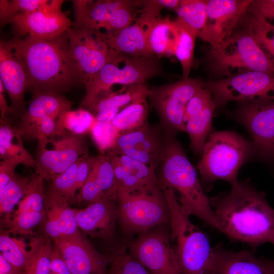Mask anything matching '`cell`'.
<instances>
[{
  "instance_id": "cell-1",
  "label": "cell",
  "mask_w": 274,
  "mask_h": 274,
  "mask_svg": "<svg viewBox=\"0 0 274 274\" xmlns=\"http://www.w3.org/2000/svg\"><path fill=\"white\" fill-rule=\"evenodd\" d=\"M7 42L24 65L26 90L32 94H61L84 86L83 77L70 51L67 31L48 38L17 37Z\"/></svg>"
},
{
  "instance_id": "cell-2",
  "label": "cell",
  "mask_w": 274,
  "mask_h": 274,
  "mask_svg": "<svg viewBox=\"0 0 274 274\" xmlns=\"http://www.w3.org/2000/svg\"><path fill=\"white\" fill-rule=\"evenodd\" d=\"M210 202L220 231L230 239L254 247L267 242L274 245V209L250 184L238 182Z\"/></svg>"
},
{
  "instance_id": "cell-3",
  "label": "cell",
  "mask_w": 274,
  "mask_h": 274,
  "mask_svg": "<svg viewBox=\"0 0 274 274\" xmlns=\"http://www.w3.org/2000/svg\"><path fill=\"white\" fill-rule=\"evenodd\" d=\"M166 132L165 150L157 170L161 188H169L177 191L178 200L186 213L198 217L209 226L220 231L219 223L203 190L196 170L174 134Z\"/></svg>"
},
{
  "instance_id": "cell-4",
  "label": "cell",
  "mask_w": 274,
  "mask_h": 274,
  "mask_svg": "<svg viewBox=\"0 0 274 274\" xmlns=\"http://www.w3.org/2000/svg\"><path fill=\"white\" fill-rule=\"evenodd\" d=\"M162 190L167 204L170 239L183 274H211L215 248L206 234L193 224L180 204L175 191Z\"/></svg>"
},
{
  "instance_id": "cell-5",
  "label": "cell",
  "mask_w": 274,
  "mask_h": 274,
  "mask_svg": "<svg viewBox=\"0 0 274 274\" xmlns=\"http://www.w3.org/2000/svg\"><path fill=\"white\" fill-rule=\"evenodd\" d=\"M254 146L237 134L228 131H214L209 135L198 169L207 182L223 180L232 186L238 183L237 174Z\"/></svg>"
},
{
  "instance_id": "cell-6",
  "label": "cell",
  "mask_w": 274,
  "mask_h": 274,
  "mask_svg": "<svg viewBox=\"0 0 274 274\" xmlns=\"http://www.w3.org/2000/svg\"><path fill=\"white\" fill-rule=\"evenodd\" d=\"M208 58L212 69L227 77L254 71L274 74V59L245 29L211 47Z\"/></svg>"
},
{
  "instance_id": "cell-7",
  "label": "cell",
  "mask_w": 274,
  "mask_h": 274,
  "mask_svg": "<svg viewBox=\"0 0 274 274\" xmlns=\"http://www.w3.org/2000/svg\"><path fill=\"white\" fill-rule=\"evenodd\" d=\"M118 220L128 234H141L169 222V211L160 186L128 192L118 187Z\"/></svg>"
},
{
  "instance_id": "cell-8",
  "label": "cell",
  "mask_w": 274,
  "mask_h": 274,
  "mask_svg": "<svg viewBox=\"0 0 274 274\" xmlns=\"http://www.w3.org/2000/svg\"><path fill=\"white\" fill-rule=\"evenodd\" d=\"M124 66L110 63L105 65L95 75L86 82V90L81 107L88 110L101 94L111 91L114 84L130 86L145 84L152 78L162 75L163 71L159 59L155 56L147 58L125 57Z\"/></svg>"
},
{
  "instance_id": "cell-9",
  "label": "cell",
  "mask_w": 274,
  "mask_h": 274,
  "mask_svg": "<svg viewBox=\"0 0 274 274\" xmlns=\"http://www.w3.org/2000/svg\"><path fill=\"white\" fill-rule=\"evenodd\" d=\"M215 106L232 101H274V74L250 71L204 84Z\"/></svg>"
},
{
  "instance_id": "cell-10",
  "label": "cell",
  "mask_w": 274,
  "mask_h": 274,
  "mask_svg": "<svg viewBox=\"0 0 274 274\" xmlns=\"http://www.w3.org/2000/svg\"><path fill=\"white\" fill-rule=\"evenodd\" d=\"M204 87L201 80L188 78L149 88L148 97L166 132L174 134L178 131L185 132L183 119L186 107L196 92Z\"/></svg>"
},
{
  "instance_id": "cell-11",
  "label": "cell",
  "mask_w": 274,
  "mask_h": 274,
  "mask_svg": "<svg viewBox=\"0 0 274 274\" xmlns=\"http://www.w3.org/2000/svg\"><path fill=\"white\" fill-rule=\"evenodd\" d=\"M67 32L70 51L84 84L108 63L119 64L125 59L111 49L100 31L71 27Z\"/></svg>"
},
{
  "instance_id": "cell-12",
  "label": "cell",
  "mask_w": 274,
  "mask_h": 274,
  "mask_svg": "<svg viewBox=\"0 0 274 274\" xmlns=\"http://www.w3.org/2000/svg\"><path fill=\"white\" fill-rule=\"evenodd\" d=\"M166 132L159 125L148 123L119 133L107 155H125L153 167L156 171L166 147Z\"/></svg>"
},
{
  "instance_id": "cell-13",
  "label": "cell",
  "mask_w": 274,
  "mask_h": 274,
  "mask_svg": "<svg viewBox=\"0 0 274 274\" xmlns=\"http://www.w3.org/2000/svg\"><path fill=\"white\" fill-rule=\"evenodd\" d=\"M129 254L148 274H183L169 235L163 231L139 234L128 245Z\"/></svg>"
},
{
  "instance_id": "cell-14",
  "label": "cell",
  "mask_w": 274,
  "mask_h": 274,
  "mask_svg": "<svg viewBox=\"0 0 274 274\" xmlns=\"http://www.w3.org/2000/svg\"><path fill=\"white\" fill-rule=\"evenodd\" d=\"M44 178L35 173L25 194L13 213L1 219V229L10 234L32 235L44 215Z\"/></svg>"
},
{
  "instance_id": "cell-15",
  "label": "cell",
  "mask_w": 274,
  "mask_h": 274,
  "mask_svg": "<svg viewBox=\"0 0 274 274\" xmlns=\"http://www.w3.org/2000/svg\"><path fill=\"white\" fill-rule=\"evenodd\" d=\"M52 241L71 274H107L112 256L98 252L81 232Z\"/></svg>"
},
{
  "instance_id": "cell-16",
  "label": "cell",
  "mask_w": 274,
  "mask_h": 274,
  "mask_svg": "<svg viewBox=\"0 0 274 274\" xmlns=\"http://www.w3.org/2000/svg\"><path fill=\"white\" fill-rule=\"evenodd\" d=\"M251 0H210L207 4L205 26L198 36L211 47L219 45L229 39L247 11Z\"/></svg>"
},
{
  "instance_id": "cell-17",
  "label": "cell",
  "mask_w": 274,
  "mask_h": 274,
  "mask_svg": "<svg viewBox=\"0 0 274 274\" xmlns=\"http://www.w3.org/2000/svg\"><path fill=\"white\" fill-rule=\"evenodd\" d=\"M237 116L250 133L254 149L263 157H274V101L242 102Z\"/></svg>"
},
{
  "instance_id": "cell-18",
  "label": "cell",
  "mask_w": 274,
  "mask_h": 274,
  "mask_svg": "<svg viewBox=\"0 0 274 274\" xmlns=\"http://www.w3.org/2000/svg\"><path fill=\"white\" fill-rule=\"evenodd\" d=\"M49 142L54 148L38 149L35 158V172L46 180L63 172L81 156L88 154V145L82 135L68 133Z\"/></svg>"
},
{
  "instance_id": "cell-19",
  "label": "cell",
  "mask_w": 274,
  "mask_h": 274,
  "mask_svg": "<svg viewBox=\"0 0 274 274\" xmlns=\"http://www.w3.org/2000/svg\"><path fill=\"white\" fill-rule=\"evenodd\" d=\"M61 6L16 15L9 21L17 37L30 36L48 38L60 35L72 26L67 12Z\"/></svg>"
},
{
  "instance_id": "cell-20",
  "label": "cell",
  "mask_w": 274,
  "mask_h": 274,
  "mask_svg": "<svg viewBox=\"0 0 274 274\" xmlns=\"http://www.w3.org/2000/svg\"><path fill=\"white\" fill-rule=\"evenodd\" d=\"M38 227L39 234L52 240L72 236L80 232L74 208L64 197L50 189L45 193L44 215Z\"/></svg>"
},
{
  "instance_id": "cell-21",
  "label": "cell",
  "mask_w": 274,
  "mask_h": 274,
  "mask_svg": "<svg viewBox=\"0 0 274 274\" xmlns=\"http://www.w3.org/2000/svg\"><path fill=\"white\" fill-rule=\"evenodd\" d=\"M0 81L10 99L13 113L21 117L25 113L24 94L28 79L24 65L7 41L0 42Z\"/></svg>"
},
{
  "instance_id": "cell-22",
  "label": "cell",
  "mask_w": 274,
  "mask_h": 274,
  "mask_svg": "<svg viewBox=\"0 0 274 274\" xmlns=\"http://www.w3.org/2000/svg\"><path fill=\"white\" fill-rule=\"evenodd\" d=\"M78 228L91 238L104 240L114 235L118 220V205L116 200L105 199L84 208L75 209Z\"/></svg>"
},
{
  "instance_id": "cell-23",
  "label": "cell",
  "mask_w": 274,
  "mask_h": 274,
  "mask_svg": "<svg viewBox=\"0 0 274 274\" xmlns=\"http://www.w3.org/2000/svg\"><path fill=\"white\" fill-rule=\"evenodd\" d=\"M117 188L109 158L104 155L94 156L89 176L76 195V203L89 204L105 199L116 200Z\"/></svg>"
},
{
  "instance_id": "cell-24",
  "label": "cell",
  "mask_w": 274,
  "mask_h": 274,
  "mask_svg": "<svg viewBox=\"0 0 274 274\" xmlns=\"http://www.w3.org/2000/svg\"><path fill=\"white\" fill-rule=\"evenodd\" d=\"M211 274H274V260L261 259L248 251H233L218 245Z\"/></svg>"
},
{
  "instance_id": "cell-25",
  "label": "cell",
  "mask_w": 274,
  "mask_h": 274,
  "mask_svg": "<svg viewBox=\"0 0 274 274\" xmlns=\"http://www.w3.org/2000/svg\"><path fill=\"white\" fill-rule=\"evenodd\" d=\"M71 107L72 102L61 94L42 92L32 94L17 130L24 137L44 118H57L62 113L71 110Z\"/></svg>"
},
{
  "instance_id": "cell-26",
  "label": "cell",
  "mask_w": 274,
  "mask_h": 274,
  "mask_svg": "<svg viewBox=\"0 0 274 274\" xmlns=\"http://www.w3.org/2000/svg\"><path fill=\"white\" fill-rule=\"evenodd\" d=\"M125 0H74V12L72 27L99 31L105 29L114 12Z\"/></svg>"
},
{
  "instance_id": "cell-27",
  "label": "cell",
  "mask_w": 274,
  "mask_h": 274,
  "mask_svg": "<svg viewBox=\"0 0 274 274\" xmlns=\"http://www.w3.org/2000/svg\"><path fill=\"white\" fill-rule=\"evenodd\" d=\"M103 34L111 49L121 56L132 58L154 56L148 49L145 28L137 22L119 31Z\"/></svg>"
},
{
  "instance_id": "cell-28",
  "label": "cell",
  "mask_w": 274,
  "mask_h": 274,
  "mask_svg": "<svg viewBox=\"0 0 274 274\" xmlns=\"http://www.w3.org/2000/svg\"><path fill=\"white\" fill-rule=\"evenodd\" d=\"M148 49L160 59L174 55L179 38V29L175 20L169 17L160 18L145 28Z\"/></svg>"
},
{
  "instance_id": "cell-29",
  "label": "cell",
  "mask_w": 274,
  "mask_h": 274,
  "mask_svg": "<svg viewBox=\"0 0 274 274\" xmlns=\"http://www.w3.org/2000/svg\"><path fill=\"white\" fill-rule=\"evenodd\" d=\"M149 93L150 89L145 84L130 85L119 92L110 91L100 94L88 110L94 115L110 109L122 110L133 102L147 99Z\"/></svg>"
},
{
  "instance_id": "cell-30",
  "label": "cell",
  "mask_w": 274,
  "mask_h": 274,
  "mask_svg": "<svg viewBox=\"0 0 274 274\" xmlns=\"http://www.w3.org/2000/svg\"><path fill=\"white\" fill-rule=\"evenodd\" d=\"M0 158L1 160L14 158L26 168L34 167L36 159L24 147L22 136L17 128L10 126L7 121L1 120Z\"/></svg>"
},
{
  "instance_id": "cell-31",
  "label": "cell",
  "mask_w": 274,
  "mask_h": 274,
  "mask_svg": "<svg viewBox=\"0 0 274 274\" xmlns=\"http://www.w3.org/2000/svg\"><path fill=\"white\" fill-rule=\"evenodd\" d=\"M215 106L213 99L202 110L191 115L185 123V132L189 136L190 146L195 153L200 154L203 152L210 134Z\"/></svg>"
},
{
  "instance_id": "cell-32",
  "label": "cell",
  "mask_w": 274,
  "mask_h": 274,
  "mask_svg": "<svg viewBox=\"0 0 274 274\" xmlns=\"http://www.w3.org/2000/svg\"><path fill=\"white\" fill-rule=\"evenodd\" d=\"M28 246L29 256L24 274H49L53 250L52 240L44 234H38L30 238Z\"/></svg>"
},
{
  "instance_id": "cell-33",
  "label": "cell",
  "mask_w": 274,
  "mask_h": 274,
  "mask_svg": "<svg viewBox=\"0 0 274 274\" xmlns=\"http://www.w3.org/2000/svg\"><path fill=\"white\" fill-rule=\"evenodd\" d=\"M174 20L179 29V38L174 55L181 65L182 78H188L193 64L195 41L198 33L177 19Z\"/></svg>"
},
{
  "instance_id": "cell-34",
  "label": "cell",
  "mask_w": 274,
  "mask_h": 274,
  "mask_svg": "<svg viewBox=\"0 0 274 274\" xmlns=\"http://www.w3.org/2000/svg\"><path fill=\"white\" fill-rule=\"evenodd\" d=\"M148 113L146 99L141 100L120 111L111 123L119 133L129 131L147 124Z\"/></svg>"
},
{
  "instance_id": "cell-35",
  "label": "cell",
  "mask_w": 274,
  "mask_h": 274,
  "mask_svg": "<svg viewBox=\"0 0 274 274\" xmlns=\"http://www.w3.org/2000/svg\"><path fill=\"white\" fill-rule=\"evenodd\" d=\"M64 2L62 0H1V25L8 23L16 15L53 8L62 6Z\"/></svg>"
},
{
  "instance_id": "cell-36",
  "label": "cell",
  "mask_w": 274,
  "mask_h": 274,
  "mask_svg": "<svg viewBox=\"0 0 274 274\" xmlns=\"http://www.w3.org/2000/svg\"><path fill=\"white\" fill-rule=\"evenodd\" d=\"M95 121L93 114L82 107L66 111L57 119L58 128L64 135L68 131L71 134L82 135L91 131Z\"/></svg>"
},
{
  "instance_id": "cell-37",
  "label": "cell",
  "mask_w": 274,
  "mask_h": 274,
  "mask_svg": "<svg viewBox=\"0 0 274 274\" xmlns=\"http://www.w3.org/2000/svg\"><path fill=\"white\" fill-rule=\"evenodd\" d=\"M208 1L182 0L175 10L177 19L199 33L204 28L207 17Z\"/></svg>"
},
{
  "instance_id": "cell-38",
  "label": "cell",
  "mask_w": 274,
  "mask_h": 274,
  "mask_svg": "<svg viewBox=\"0 0 274 274\" xmlns=\"http://www.w3.org/2000/svg\"><path fill=\"white\" fill-rule=\"evenodd\" d=\"M7 231L1 229V254L9 263L23 271L28 260V246L23 238L11 237Z\"/></svg>"
},
{
  "instance_id": "cell-39",
  "label": "cell",
  "mask_w": 274,
  "mask_h": 274,
  "mask_svg": "<svg viewBox=\"0 0 274 274\" xmlns=\"http://www.w3.org/2000/svg\"><path fill=\"white\" fill-rule=\"evenodd\" d=\"M30 177H25L15 173L14 176L0 190V213L4 216L10 215L14 207L24 197L30 182Z\"/></svg>"
},
{
  "instance_id": "cell-40",
  "label": "cell",
  "mask_w": 274,
  "mask_h": 274,
  "mask_svg": "<svg viewBox=\"0 0 274 274\" xmlns=\"http://www.w3.org/2000/svg\"><path fill=\"white\" fill-rule=\"evenodd\" d=\"M244 29L274 59V25L264 17L251 13L244 21Z\"/></svg>"
},
{
  "instance_id": "cell-41",
  "label": "cell",
  "mask_w": 274,
  "mask_h": 274,
  "mask_svg": "<svg viewBox=\"0 0 274 274\" xmlns=\"http://www.w3.org/2000/svg\"><path fill=\"white\" fill-rule=\"evenodd\" d=\"M116 156L124 168L143 187L153 188L160 186L157 171L153 167L125 155Z\"/></svg>"
},
{
  "instance_id": "cell-42",
  "label": "cell",
  "mask_w": 274,
  "mask_h": 274,
  "mask_svg": "<svg viewBox=\"0 0 274 274\" xmlns=\"http://www.w3.org/2000/svg\"><path fill=\"white\" fill-rule=\"evenodd\" d=\"M79 159L80 158L66 170L51 179L50 189L60 194L70 204L76 203L75 186Z\"/></svg>"
},
{
  "instance_id": "cell-43",
  "label": "cell",
  "mask_w": 274,
  "mask_h": 274,
  "mask_svg": "<svg viewBox=\"0 0 274 274\" xmlns=\"http://www.w3.org/2000/svg\"><path fill=\"white\" fill-rule=\"evenodd\" d=\"M107 274H148L145 268L125 249L112 255Z\"/></svg>"
},
{
  "instance_id": "cell-44",
  "label": "cell",
  "mask_w": 274,
  "mask_h": 274,
  "mask_svg": "<svg viewBox=\"0 0 274 274\" xmlns=\"http://www.w3.org/2000/svg\"><path fill=\"white\" fill-rule=\"evenodd\" d=\"M90 132L101 151H108L114 144L119 132L110 122H100L96 120Z\"/></svg>"
},
{
  "instance_id": "cell-45",
  "label": "cell",
  "mask_w": 274,
  "mask_h": 274,
  "mask_svg": "<svg viewBox=\"0 0 274 274\" xmlns=\"http://www.w3.org/2000/svg\"><path fill=\"white\" fill-rule=\"evenodd\" d=\"M212 100L211 93L204 87L198 90L190 99L186 107L183 119L184 125L191 115L202 110Z\"/></svg>"
},
{
  "instance_id": "cell-46",
  "label": "cell",
  "mask_w": 274,
  "mask_h": 274,
  "mask_svg": "<svg viewBox=\"0 0 274 274\" xmlns=\"http://www.w3.org/2000/svg\"><path fill=\"white\" fill-rule=\"evenodd\" d=\"M21 163L14 158H7L0 162V190H2L14 176L15 169Z\"/></svg>"
},
{
  "instance_id": "cell-47",
  "label": "cell",
  "mask_w": 274,
  "mask_h": 274,
  "mask_svg": "<svg viewBox=\"0 0 274 274\" xmlns=\"http://www.w3.org/2000/svg\"><path fill=\"white\" fill-rule=\"evenodd\" d=\"M247 10L266 19L274 20V4L270 0L252 1Z\"/></svg>"
},
{
  "instance_id": "cell-48",
  "label": "cell",
  "mask_w": 274,
  "mask_h": 274,
  "mask_svg": "<svg viewBox=\"0 0 274 274\" xmlns=\"http://www.w3.org/2000/svg\"><path fill=\"white\" fill-rule=\"evenodd\" d=\"M94 157H91L87 154L80 158L75 186L76 191L80 189L88 177L91 169Z\"/></svg>"
},
{
  "instance_id": "cell-49",
  "label": "cell",
  "mask_w": 274,
  "mask_h": 274,
  "mask_svg": "<svg viewBox=\"0 0 274 274\" xmlns=\"http://www.w3.org/2000/svg\"><path fill=\"white\" fill-rule=\"evenodd\" d=\"M49 274H71L60 254L54 247L51 257Z\"/></svg>"
},
{
  "instance_id": "cell-50",
  "label": "cell",
  "mask_w": 274,
  "mask_h": 274,
  "mask_svg": "<svg viewBox=\"0 0 274 274\" xmlns=\"http://www.w3.org/2000/svg\"><path fill=\"white\" fill-rule=\"evenodd\" d=\"M5 90L4 87L0 81V111H1V120L6 121V116L11 113H13L12 109L10 107L6 101L5 97Z\"/></svg>"
},
{
  "instance_id": "cell-51",
  "label": "cell",
  "mask_w": 274,
  "mask_h": 274,
  "mask_svg": "<svg viewBox=\"0 0 274 274\" xmlns=\"http://www.w3.org/2000/svg\"><path fill=\"white\" fill-rule=\"evenodd\" d=\"M0 274H24V272L13 266L0 254Z\"/></svg>"
},
{
  "instance_id": "cell-52",
  "label": "cell",
  "mask_w": 274,
  "mask_h": 274,
  "mask_svg": "<svg viewBox=\"0 0 274 274\" xmlns=\"http://www.w3.org/2000/svg\"><path fill=\"white\" fill-rule=\"evenodd\" d=\"M121 110L113 109L106 110L94 115L97 121L100 122H110Z\"/></svg>"
},
{
  "instance_id": "cell-53",
  "label": "cell",
  "mask_w": 274,
  "mask_h": 274,
  "mask_svg": "<svg viewBox=\"0 0 274 274\" xmlns=\"http://www.w3.org/2000/svg\"><path fill=\"white\" fill-rule=\"evenodd\" d=\"M161 5L164 8H168L174 11L179 6L180 1L179 0H159Z\"/></svg>"
},
{
  "instance_id": "cell-54",
  "label": "cell",
  "mask_w": 274,
  "mask_h": 274,
  "mask_svg": "<svg viewBox=\"0 0 274 274\" xmlns=\"http://www.w3.org/2000/svg\"><path fill=\"white\" fill-rule=\"evenodd\" d=\"M270 1H271V2L272 3L274 4V0H270Z\"/></svg>"
}]
</instances>
